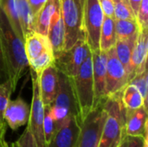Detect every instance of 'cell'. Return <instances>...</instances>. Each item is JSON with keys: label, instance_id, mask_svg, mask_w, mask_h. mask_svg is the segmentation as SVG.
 Segmentation results:
<instances>
[{"label": "cell", "instance_id": "cell-2", "mask_svg": "<svg viewBox=\"0 0 148 147\" xmlns=\"http://www.w3.org/2000/svg\"><path fill=\"white\" fill-rule=\"evenodd\" d=\"M121 94L107 97L103 107L107 116L98 147H119L126 137V108Z\"/></svg>", "mask_w": 148, "mask_h": 147}, {"label": "cell", "instance_id": "cell-9", "mask_svg": "<svg viewBox=\"0 0 148 147\" xmlns=\"http://www.w3.org/2000/svg\"><path fill=\"white\" fill-rule=\"evenodd\" d=\"M91 54V50L85 39L78 40L70 49L63 50L58 55L55 56V64L65 75L73 78L83 62Z\"/></svg>", "mask_w": 148, "mask_h": 147}, {"label": "cell", "instance_id": "cell-18", "mask_svg": "<svg viewBox=\"0 0 148 147\" xmlns=\"http://www.w3.org/2000/svg\"><path fill=\"white\" fill-rule=\"evenodd\" d=\"M61 10V0H47L35 17V31L47 36L54 16Z\"/></svg>", "mask_w": 148, "mask_h": 147}, {"label": "cell", "instance_id": "cell-35", "mask_svg": "<svg viewBox=\"0 0 148 147\" xmlns=\"http://www.w3.org/2000/svg\"><path fill=\"white\" fill-rule=\"evenodd\" d=\"M32 11L33 14L35 15V17L36 16V14L38 13V11L41 10V8L43 6V4L46 3L47 0H27Z\"/></svg>", "mask_w": 148, "mask_h": 147}, {"label": "cell", "instance_id": "cell-8", "mask_svg": "<svg viewBox=\"0 0 148 147\" xmlns=\"http://www.w3.org/2000/svg\"><path fill=\"white\" fill-rule=\"evenodd\" d=\"M30 75L32 80V102L27 127L30 131L37 147H47L42 128L44 105L40 93L39 75L32 69H30Z\"/></svg>", "mask_w": 148, "mask_h": 147}, {"label": "cell", "instance_id": "cell-5", "mask_svg": "<svg viewBox=\"0 0 148 147\" xmlns=\"http://www.w3.org/2000/svg\"><path fill=\"white\" fill-rule=\"evenodd\" d=\"M61 11L65 27V50L84 38L83 0H61ZM85 39V38H84Z\"/></svg>", "mask_w": 148, "mask_h": 147}, {"label": "cell", "instance_id": "cell-19", "mask_svg": "<svg viewBox=\"0 0 148 147\" xmlns=\"http://www.w3.org/2000/svg\"><path fill=\"white\" fill-rule=\"evenodd\" d=\"M23 45L28 62L36 58L44 51L52 50L48 36L37 32H33L26 36L23 41Z\"/></svg>", "mask_w": 148, "mask_h": 147}, {"label": "cell", "instance_id": "cell-7", "mask_svg": "<svg viewBox=\"0 0 148 147\" xmlns=\"http://www.w3.org/2000/svg\"><path fill=\"white\" fill-rule=\"evenodd\" d=\"M104 14L98 0H83V33L91 51L99 49V41Z\"/></svg>", "mask_w": 148, "mask_h": 147}, {"label": "cell", "instance_id": "cell-22", "mask_svg": "<svg viewBox=\"0 0 148 147\" xmlns=\"http://www.w3.org/2000/svg\"><path fill=\"white\" fill-rule=\"evenodd\" d=\"M0 7L7 17L15 34L23 42L24 36L20 23L16 0H0Z\"/></svg>", "mask_w": 148, "mask_h": 147}, {"label": "cell", "instance_id": "cell-37", "mask_svg": "<svg viewBox=\"0 0 148 147\" xmlns=\"http://www.w3.org/2000/svg\"><path fill=\"white\" fill-rule=\"evenodd\" d=\"M5 130H6V126H0V147H9L8 143L5 141Z\"/></svg>", "mask_w": 148, "mask_h": 147}, {"label": "cell", "instance_id": "cell-17", "mask_svg": "<svg viewBox=\"0 0 148 147\" xmlns=\"http://www.w3.org/2000/svg\"><path fill=\"white\" fill-rule=\"evenodd\" d=\"M47 36L50 42L54 57L65 50V27L61 10L52 18Z\"/></svg>", "mask_w": 148, "mask_h": 147}, {"label": "cell", "instance_id": "cell-29", "mask_svg": "<svg viewBox=\"0 0 148 147\" xmlns=\"http://www.w3.org/2000/svg\"><path fill=\"white\" fill-rule=\"evenodd\" d=\"M43 135L46 146L49 143L56 131V123L51 114L50 106H44V119H43Z\"/></svg>", "mask_w": 148, "mask_h": 147}, {"label": "cell", "instance_id": "cell-1", "mask_svg": "<svg viewBox=\"0 0 148 147\" xmlns=\"http://www.w3.org/2000/svg\"><path fill=\"white\" fill-rule=\"evenodd\" d=\"M0 49L13 91L29 68L23 42L15 34L7 17L0 7Z\"/></svg>", "mask_w": 148, "mask_h": 147}, {"label": "cell", "instance_id": "cell-13", "mask_svg": "<svg viewBox=\"0 0 148 147\" xmlns=\"http://www.w3.org/2000/svg\"><path fill=\"white\" fill-rule=\"evenodd\" d=\"M147 52L148 29H140L131 56L129 81L135 75L147 70Z\"/></svg>", "mask_w": 148, "mask_h": 147}, {"label": "cell", "instance_id": "cell-27", "mask_svg": "<svg viewBox=\"0 0 148 147\" xmlns=\"http://www.w3.org/2000/svg\"><path fill=\"white\" fill-rule=\"evenodd\" d=\"M114 2V18L120 19H136L135 15L129 4L128 0H113Z\"/></svg>", "mask_w": 148, "mask_h": 147}, {"label": "cell", "instance_id": "cell-21", "mask_svg": "<svg viewBox=\"0 0 148 147\" xmlns=\"http://www.w3.org/2000/svg\"><path fill=\"white\" fill-rule=\"evenodd\" d=\"M23 36L35 31V15L27 0H16Z\"/></svg>", "mask_w": 148, "mask_h": 147}, {"label": "cell", "instance_id": "cell-10", "mask_svg": "<svg viewBox=\"0 0 148 147\" xmlns=\"http://www.w3.org/2000/svg\"><path fill=\"white\" fill-rule=\"evenodd\" d=\"M108 53L106 66V99L108 96L120 93L128 84L129 80L127 71L119 61L114 47Z\"/></svg>", "mask_w": 148, "mask_h": 147}, {"label": "cell", "instance_id": "cell-15", "mask_svg": "<svg viewBox=\"0 0 148 147\" xmlns=\"http://www.w3.org/2000/svg\"><path fill=\"white\" fill-rule=\"evenodd\" d=\"M30 108L29 105L21 98L13 101H9L4 111L3 119L13 131L17 130L19 127L28 124L29 119Z\"/></svg>", "mask_w": 148, "mask_h": 147}, {"label": "cell", "instance_id": "cell-31", "mask_svg": "<svg viewBox=\"0 0 148 147\" xmlns=\"http://www.w3.org/2000/svg\"><path fill=\"white\" fill-rule=\"evenodd\" d=\"M135 17L140 29H148V0H141Z\"/></svg>", "mask_w": 148, "mask_h": 147}, {"label": "cell", "instance_id": "cell-16", "mask_svg": "<svg viewBox=\"0 0 148 147\" xmlns=\"http://www.w3.org/2000/svg\"><path fill=\"white\" fill-rule=\"evenodd\" d=\"M126 134L144 136L147 132V108L140 107L134 110L126 109Z\"/></svg>", "mask_w": 148, "mask_h": 147}, {"label": "cell", "instance_id": "cell-40", "mask_svg": "<svg viewBox=\"0 0 148 147\" xmlns=\"http://www.w3.org/2000/svg\"><path fill=\"white\" fill-rule=\"evenodd\" d=\"M9 147H17V146H16V143L14 142V143H12L10 146H9Z\"/></svg>", "mask_w": 148, "mask_h": 147}, {"label": "cell", "instance_id": "cell-23", "mask_svg": "<svg viewBox=\"0 0 148 147\" xmlns=\"http://www.w3.org/2000/svg\"><path fill=\"white\" fill-rule=\"evenodd\" d=\"M137 38L128 39V40H116L114 49L116 55L119 61L121 62L123 67L125 68L128 80H129V72H130V63H131V56L133 53V49L135 44Z\"/></svg>", "mask_w": 148, "mask_h": 147}, {"label": "cell", "instance_id": "cell-3", "mask_svg": "<svg viewBox=\"0 0 148 147\" xmlns=\"http://www.w3.org/2000/svg\"><path fill=\"white\" fill-rule=\"evenodd\" d=\"M78 107L80 124L95 107V91L91 54L83 62L77 74L70 78Z\"/></svg>", "mask_w": 148, "mask_h": 147}, {"label": "cell", "instance_id": "cell-39", "mask_svg": "<svg viewBox=\"0 0 148 147\" xmlns=\"http://www.w3.org/2000/svg\"><path fill=\"white\" fill-rule=\"evenodd\" d=\"M143 147H148V135L147 132L145 133V140H144V146Z\"/></svg>", "mask_w": 148, "mask_h": 147}, {"label": "cell", "instance_id": "cell-4", "mask_svg": "<svg viewBox=\"0 0 148 147\" xmlns=\"http://www.w3.org/2000/svg\"><path fill=\"white\" fill-rule=\"evenodd\" d=\"M50 111L56 123V129L70 116H75L79 120L78 107L71 79L61 71H59L57 93L50 106Z\"/></svg>", "mask_w": 148, "mask_h": 147}, {"label": "cell", "instance_id": "cell-33", "mask_svg": "<svg viewBox=\"0 0 148 147\" xmlns=\"http://www.w3.org/2000/svg\"><path fill=\"white\" fill-rule=\"evenodd\" d=\"M145 140L144 136H129L126 135L125 139L119 147H143Z\"/></svg>", "mask_w": 148, "mask_h": 147}, {"label": "cell", "instance_id": "cell-38", "mask_svg": "<svg viewBox=\"0 0 148 147\" xmlns=\"http://www.w3.org/2000/svg\"><path fill=\"white\" fill-rule=\"evenodd\" d=\"M129 2V4L134 13V15L136 16L137 14V11H138V9H139V6L141 3V0H128Z\"/></svg>", "mask_w": 148, "mask_h": 147}, {"label": "cell", "instance_id": "cell-20", "mask_svg": "<svg viewBox=\"0 0 148 147\" xmlns=\"http://www.w3.org/2000/svg\"><path fill=\"white\" fill-rule=\"evenodd\" d=\"M116 40L115 19L114 17L104 16L100 33L99 49L102 51H108L110 49L114 47Z\"/></svg>", "mask_w": 148, "mask_h": 147}, {"label": "cell", "instance_id": "cell-12", "mask_svg": "<svg viewBox=\"0 0 148 147\" xmlns=\"http://www.w3.org/2000/svg\"><path fill=\"white\" fill-rule=\"evenodd\" d=\"M80 133L77 117L70 116L61 124L47 147H75Z\"/></svg>", "mask_w": 148, "mask_h": 147}, {"label": "cell", "instance_id": "cell-32", "mask_svg": "<svg viewBox=\"0 0 148 147\" xmlns=\"http://www.w3.org/2000/svg\"><path fill=\"white\" fill-rule=\"evenodd\" d=\"M16 143L17 147H37L36 141L28 127L25 129L20 138L16 141Z\"/></svg>", "mask_w": 148, "mask_h": 147}, {"label": "cell", "instance_id": "cell-34", "mask_svg": "<svg viewBox=\"0 0 148 147\" xmlns=\"http://www.w3.org/2000/svg\"><path fill=\"white\" fill-rule=\"evenodd\" d=\"M100 6L105 16L114 17V2L113 0H98Z\"/></svg>", "mask_w": 148, "mask_h": 147}, {"label": "cell", "instance_id": "cell-26", "mask_svg": "<svg viewBox=\"0 0 148 147\" xmlns=\"http://www.w3.org/2000/svg\"><path fill=\"white\" fill-rule=\"evenodd\" d=\"M55 63V57L52 50H47L36 56V58L29 61V67L30 69L34 70L37 75L48 68L49 66Z\"/></svg>", "mask_w": 148, "mask_h": 147}, {"label": "cell", "instance_id": "cell-28", "mask_svg": "<svg viewBox=\"0 0 148 147\" xmlns=\"http://www.w3.org/2000/svg\"><path fill=\"white\" fill-rule=\"evenodd\" d=\"M14 91L12 89L11 84L8 80L0 83V126H6L3 119V114L7 104L10 101V95Z\"/></svg>", "mask_w": 148, "mask_h": 147}, {"label": "cell", "instance_id": "cell-36", "mask_svg": "<svg viewBox=\"0 0 148 147\" xmlns=\"http://www.w3.org/2000/svg\"><path fill=\"white\" fill-rule=\"evenodd\" d=\"M3 79L4 81L7 80V74H6V69L4 67V63H3L1 49H0V81H3Z\"/></svg>", "mask_w": 148, "mask_h": 147}, {"label": "cell", "instance_id": "cell-14", "mask_svg": "<svg viewBox=\"0 0 148 147\" xmlns=\"http://www.w3.org/2000/svg\"><path fill=\"white\" fill-rule=\"evenodd\" d=\"M39 75L41 97L44 106H51L58 89L59 70L56 64L43 69Z\"/></svg>", "mask_w": 148, "mask_h": 147}, {"label": "cell", "instance_id": "cell-11", "mask_svg": "<svg viewBox=\"0 0 148 147\" xmlns=\"http://www.w3.org/2000/svg\"><path fill=\"white\" fill-rule=\"evenodd\" d=\"M92 74L95 91V107L106 100V66L107 51L97 49L91 51Z\"/></svg>", "mask_w": 148, "mask_h": 147}, {"label": "cell", "instance_id": "cell-30", "mask_svg": "<svg viewBox=\"0 0 148 147\" xmlns=\"http://www.w3.org/2000/svg\"><path fill=\"white\" fill-rule=\"evenodd\" d=\"M148 77H147V70H145L144 72L140 74L135 75L129 81L130 84L134 85L140 93L145 107H147V96H148Z\"/></svg>", "mask_w": 148, "mask_h": 147}, {"label": "cell", "instance_id": "cell-6", "mask_svg": "<svg viewBox=\"0 0 148 147\" xmlns=\"http://www.w3.org/2000/svg\"><path fill=\"white\" fill-rule=\"evenodd\" d=\"M103 102L96 105L81 122L75 147H98L107 116Z\"/></svg>", "mask_w": 148, "mask_h": 147}, {"label": "cell", "instance_id": "cell-24", "mask_svg": "<svg viewBox=\"0 0 148 147\" xmlns=\"http://www.w3.org/2000/svg\"><path fill=\"white\" fill-rule=\"evenodd\" d=\"M140 29L136 19L115 20V34L119 40L137 38Z\"/></svg>", "mask_w": 148, "mask_h": 147}, {"label": "cell", "instance_id": "cell-25", "mask_svg": "<svg viewBox=\"0 0 148 147\" xmlns=\"http://www.w3.org/2000/svg\"><path fill=\"white\" fill-rule=\"evenodd\" d=\"M121 101L126 109L134 110L140 108V107H145L144 100L140 93L134 85L130 83H128L123 88L121 94Z\"/></svg>", "mask_w": 148, "mask_h": 147}]
</instances>
